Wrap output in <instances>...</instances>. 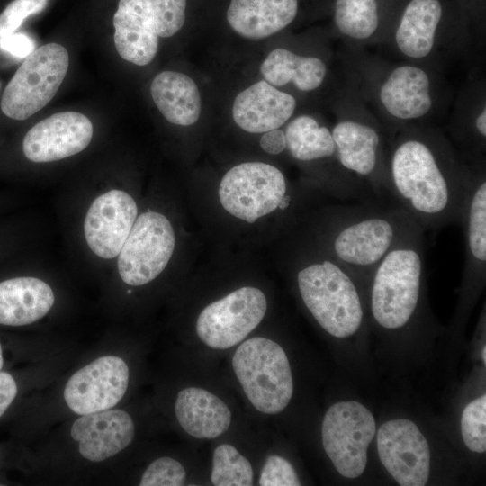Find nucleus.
I'll return each instance as SVG.
<instances>
[{
	"instance_id": "obj_1",
	"label": "nucleus",
	"mask_w": 486,
	"mask_h": 486,
	"mask_svg": "<svg viewBox=\"0 0 486 486\" xmlns=\"http://www.w3.org/2000/svg\"><path fill=\"white\" fill-rule=\"evenodd\" d=\"M468 166L440 134L405 130L386 156L388 195L424 230L459 222Z\"/></svg>"
},
{
	"instance_id": "obj_2",
	"label": "nucleus",
	"mask_w": 486,
	"mask_h": 486,
	"mask_svg": "<svg viewBox=\"0 0 486 486\" xmlns=\"http://www.w3.org/2000/svg\"><path fill=\"white\" fill-rule=\"evenodd\" d=\"M320 220V246L363 283L384 256L418 226L396 203L370 200L328 209Z\"/></svg>"
},
{
	"instance_id": "obj_3",
	"label": "nucleus",
	"mask_w": 486,
	"mask_h": 486,
	"mask_svg": "<svg viewBox=\"0 0 486 486\" xmlns=\"http://www.w3.org/2000/svg\"><path fill=\"white\" fill-rule=\"evenodd\" d=\"M425 231L417 226L378 263L366 284L370 310L383 328L406 326L416 314L425 277Z\"/></svg>"
},
{
	"instance_id": "obj_4",
	"label": "nucleus",
	"mask_w": 486,
	"mask_h": 486,
	"mask_svg": "<svg viewBox=\"0 0 486 486\" xmlns=\"http://www.w3.org/2000/svg\"><path fill=\"white\" fill-rule=\"evenodd\" d=\"M300 263L296 282L301 298L320 326L333 337L356 333L364 320L358 284L363 283L321 246Z\"/></svg>"
},
{
	"instance_id": "obj_5",
	"label": "nucleus",
	"mask_w": 486,
	"mask_h": 486,
	"mask_svg": "<svg viewBox=\"0 0 486 486\" xmlns=\"http://www.w3.org/2000/svg\"><path fill=\"white\" fill-rule=\"evenodd\" d=\"M232 366L243 391L259 411L276 414L289 404L293 393L291 366L276 342L256 337L236 350Z\"/></svg>"
},
{
	"instance_id": "obj_6",
	"label": "nucleus",
	"mask_w": 486,
	"mask_h": 486,
	"mask_svg": "<svg viewBox=\"0 0 486 486\" xmlns=\"http://www.w3.org/2000/svg\"><path fill=\"white\" fill-rule=\"evenodd\" d=\"M218 195L229 214L248 223L277 210L287 211L293 202L284 173L263 162H245L230 168L220 183Z\"/></svg>"
},
{
	"instance_id": "obj_7",
	"label": "nucleus",
	"mask_w": 486,
	"mask_h": 486,
	"mask_svg": "<svg viewBox=\"0 0 486 486\" xmlns=\"http://www.w3.org/2000/svg\"><path fill=\"white\" fill-rule=\"evenodd\" d=\"M69 66L67 49L51 42L34 50L5 86L0 103L8 118L22 121L45 107L60 87Z\"/></svg>"
},
{
	"instance_id": "obj_8",
	"label": "nucleus",
	"mask_w": 486,
	"mask_h": 486,
	"mask_svg": "<svg viewBox=\"0 0 486 486\" xmlns=\"http://www.w3.org/2000/svg\"><path fill=\"white\" fill-rule=\"evenodd\" d=\"M176 247V234L162 213L140 214L118 257V271L124 283L144 285L157 278L169 263Z\"/></svg>"
},
{
	"instance_id": "obj_9",
	"label": "nucleus",
	"mask_w": 486,
	"mask_h": 486,
	"mask_svg": "<svg viewBox=\"0 0 486 486\" xmlns=\"http://www.w3.org/2000/svg\"><path fill=\"white\" fill-rule=\"evenodd\" d=\"M375 434L373 414L357 401H341L326 412L321 428L324 450L337 471L346 478L363 473L367 449Z\"/></svg>"
},
{
	"instance_id": "obj_10",
	"label": "nucleus",
	"mask_w": 486,
	"mask_h": 486,
	"mask_svg": "<svg viewBox=\"0 0 486 486\" xmlns=\"http://www.w3.org/2000/svg\"><path fill=\"white\" fill-rule=\"evenodd\" d=\"M266 309V297L260 289L240 287L201 311L196 320V333L212 348L231 347L258 326Z\"/></svg>"
},
{
	"instance_id": "obj_11",
	"label": "nucleus",
	"mask_w": 486,
	"mask_h": 486,
	"mask_svg": "<svg viewBox=\"0 0 486 486\" xmlns=\"http://www.w3.org/2000/svg\"><path fill=\"white\" fill-rule=\"evenodd\" d=\"M337 157L347 172L362 181L379 201L388 195L386 156L377 126L359 118H344L332 128Z\"/></svg>"
},
{
	"instance_id": "obj_12",
	"label": "nucleus",
	"mask_w": 486,
	"mask_h": 486,
	"mask_svg": "<svg viewBox=\"0 0 486 486\" xmlns=\"http://www.w3.org/2000/svg\"><path fill=\"white\" fill-rule=\"evenodd\" d=\"M382 464L401 486H423L430 470V451L418 427L406 418L383 423L377 432Z\"/></svg>"
},
{
	"instance_id": "obj_13",
	"label": "nucleus",
	"mask_w": 486,
	"mask_h": 486,
	"mask_svg": "<svg viewBox=\"0 0 486 486\" xmlns=\"http://www.w3.org/2000/svg\"><path fill=\"white\" fill-rule=\"evenodd\" d=\"M129 382V368L115 356L95 359L79 369L68 381L64 398L76 414L85 415L109 410L124 396Z\"/></svg>"
},
{
	"instance_id": "obj_14",
	"label": "nucleus",
	"mask_w": 486,
	"mask_h": 486,
	"mask_svg": "<svg viewBox=\"0 0 486 486\" xmlns=\"http://www.w3.org/2000/svg\"><path fill=\"white\" fill-rule=\"evenodd\" d=\"M92 122L78 112H60L41 120L25 134L22 151L35 163L58 161L83 151L91 142Z\"/></svg>"
},
{
	"instance_id": "obj_15",
	"label": "nucleus",
	"mask_w": 486,
	"mask_h": 486,
	"mask_svg": "<svg viewBox=\"0 0 486 486\" xmlns=\"http://www.w3.org/2000/svg\"><path fill=\"white\" fill-rule=\"evenodd\" d=\"M137 214L135 200L124 191L113 189L98 196L90 205L84 222L90 249L102 258L118 256Z\"/></svg>"
},
{
	"instance_id": "obj_16",
	"label": "nucleus",
	"mask_w": 486,
	"mask_h": 486,
	"mask_svg": "<svg viewBox=\"0 0 486 486\" xmlns=\"http://www.w3.org/2000/svg\"><path fill=\"white\" fill-rule=\"evenodd\" d=\"M112 23L119 56L137 66H147L157 55L158 34L151 0H119Z\"/></svg>"
},
{
	"instance_id": "obj_17",
	"label": "nucleus",
	"mask_w": 486,
	"mask_h": 486,
	"mask_svg": "<svg viewBox=\"0 0 486 486\" xmlns=\"http://www.w3.org/2000/svg\"><path fill=\"white\" fill-rule=\"evenodd\" d=\"M71 436L79 443L83 457L100 462L126 448L134 437V423L122 410L82 415L72 425Z\"/></svg>"
},
{
	"instance_id": "obj_18",
	"label": "nucleus",
	"mask_w": 486,
	"mask_h": 486,
	"mask_svg": "<svg viewBox=\"0 0 486 486\" xmlns=\"http://www.w3.org/2000/svg\"><path fill=\"white\" fill-rule=\"evenodd\" d=\"M295 98L266 80L241 91L235 98L232 117L247 132L264 133L283 126L293 114Z\"/></svg>"
},
{
	"instance_id": "obj_19",
	"label": "nucleus",
	"mask_w": 486,
	"mask_h": 486,
	"mask_svg": "<svg viewBox=\"0 0 486 486\" xmlns=\"http://www.w3.org/2000/svg\"><path fill=\"white\" fill-rule=\"evenodd\" d=\"M431 90L430 77L423 68L401 65L393 68L382 82L379 99L392 119L418 120L432 108Z\"/></svg>"
},
{
	"instance_id": "obj_20",
	"label": "nucleus",
	"mask_w": 486,
	"mask_h": 486,
	"mask_svg": "<svg viewBox=\"0 0 486 486\" xmlns=\"http://www.w3.org/2000/svg\"><path fill=\"white\" fill-rule=\"evenodd\" d=\"M298 0H230L227 21L242 37L259 40L286 28L298 13Z\"/></svg>"
},
{
	"instance_id": "obj_21",
	"label": "nucleus",
	"mask_w": 486,
	"mask_h": 486,
	"mask_svg": "<svg viewBox=\"0 0 486 486\" xmlns=\"http://www.w3.org/2000/svg\"><path fill=\"white\" fill-rule=\"evenodd\" d=\"M175 410L183 429L200 439L218 437L229 428L231 422V412L226 403L202 388L181 390Z\"/></svg>"
},
{
	"instance_id": "obj_22",
	"label": "nucleus",
	"mask_w": 486,
	"mask_h": 486,
	"mask_svg": "<svg viewBox=\"0 0 486 486\" xmlns=\"http://www.w3.org/2000/svg\"><path fill=\"white\" fill-rule=\"evenodd\" d=\"M50 286L35 277L0 282V324L22 326L44 317L54 304Z\"/></svg>"
},
{
	"instance_id": "obj_23",
	"label": "nucleus",
	"mask_w": 486,
	"mask_h": 486,
	"mask_svg": "<svg viewBox=\"0 0 486 486\" xmlns=\"http://www.w3.org/2000/svg\"><path fill=\"white\" fill-rule=\"evenodd\" d=\"M442 15L439 0H410L395 31L400 53L412 59L428 57L435 47Z\"/></svg>"
},
{
	"instance_id": "obj_24",
	"label": "nucleus",
	"mask_w": 486,
	"mask_h": 486,
	"mask_svg": "<svg viewBox=\"0 0 486 486\" xmlns=\"http://www.w3.org/2000/svg\"><path fill=\"white\" fill-rule=\"evenodd\" d=\"M151 97L161 114L171 123L190 126L201 113L199 88L187 75L166 70L158 73L150 86Z\"/></svg>"
},
{
	"instance_id": "obj_25",
	"label": "nucleus",
	"mask_w": 486,
	"mask_h": 486,
	"mask_svg": "<svg viewBox=\"0 0 486 486\" xmlns=\"http://www.w3.org/2000/svg\"><path fill=\"white\" fill-rule=\"evenodd\" d=\"M264 80L274 86L293 84L302 92L319 88L327 74L325 62L311 56H300L289 50H272L260 66Z\"/></svg>"
},
{
	"instance_id": "obj_26",
	"label": "nucleus",
	"mask_w": 486,
	"mask_h": 486,
	"mask_svg": "<svg viewBox=\"0 0 486 486\" xmlns=\"http://www.w3.org/2000/svg\"><path fill=\"white\" fill-rule=\"evenodd\" d=\"M284 132L286 149L295 160L302 163L327 162L343 168L337 157L331 130L313 117L300 115L294 118Z\"/></svg>"
},
{
	"instance_id": "obj_27",
	"label": "nucleus",
	"mask_w": 486,
	"mask_h": 486,
	"mask_svg": "<svg viewBox=\"0 0 486 486\" xmlns=\"http://www.w3.org/2000/svg\"><path fill=\"white\" fill-rule=\"evenodd\" d=\"M334 22L346 37L364 40L370 39L380 22L376 0H336Z\"/></svg>"
},
{
	"instance_id": "obj_28",
	"label": "nucleus",
	"mask_w": 486,
	"mask_h": 486,
	"mask_svg": "<svg viewBox=\"0 0 486 486\" xmlns=\"http://www.w3.org/2000/svg\"><path fill=\"white\" fill-rule=\"evenodd\" d=\"M211 480L216 486H249L252 466L233 446L222 444L213 453Z\"/></svg>"
},
{
	"instance_id": "obj_29",
	"label": "nucleus",
	"mask_w": 486,
	"mask_h": 486,
	"mask_svg": "<svg viewBox=\"0 0 486 486\" xmlns=\"http://www.w3.org/2000/svg\"><path fill=\"white\" fill-rule=\"evenodd\" d=\"M461 431L466 446L472 452L486 450V395L470 402L463 411Z\"/></svg>"
},
{
	"instance_id": "obj_30",
	"label": "nucleus",
	"mask_w": 486,
	"mask_h": 486,
	"mask_svg": "<svg viewBox=\"0 0 486 486\" xmlns=\"http://www.w3.org/2000/svg\"><path fill=\"white\" fill-rule=\"evenodd\" d=\"M155 23L159 37L169 38L184 24L186 0H151Z\"/></svg>"
},
{
	"instance_id": "obj_31",
	"label": "nucleus",
	"mask_w": 486,
	"mask_h": 486,
	"mask_svg": "<svg viewBox=\"0 0 486 486\" xmlns=\"http://www.w3.org/2000/svg\"><path fill=\"white\" fill-rule=\"evenodd\" d=\"M186 472L178 461L161 457L153 461L144 472L141 486H181L184 484Z\"/></svg>"
},
{
	"instance_id": "obj_32",
	"label": "nucleus",
	"mask_w": 486,
	"mask_h": 486,
	"mask_svg": "<svg viewBox=\"0 0 486 486\" xmlns=\"http://www.w3.org/2000/svg\"><path fill=\"white\" fill-rule=\"evenodd\" d=\"M48 0H14L0 14V38L13 34L32 14L41 12Z\"/></svg>"
},
{
	"instance_id": "obj_33",
	"label": "nucleus",
	"mask_w": 486,
	"mask_h": 486,
	"mask_svg": "<svg viewBox=\"0 0 486 486\" xmlns=\"http://www.w3.org/2000/svg\"><path fill=\"white\" fill-rule=\"evenodd\" d=\"M259 484L262 486H298L301 485L292 465L279 455L267 457L261 471Z\"/></svg>"
},
{
	"instance_id": "obj_34",
	"label": "nucleus",
	"mask_w": 486,
	"mask_h": 486,
	"mask_svg": "<svg viewBox=\"0 0 486 486\" xmlns=\"http://www.w3.org/2000/svg\"><path fill=\"white\" fill-rule=\"evenodd\" d=\"M0 47L19 58H26L34 50V42L27 35L13 33L0 38Z\"/></svg>"
},
{
	"instance_id": "obj_35",
	"label": "nucleus",
	"mask_w": 486,
	"mask_h": 486,
	"mask_svg": "<svg viewBox=\"0 0 486 486\" xmlns=\"http://www.w3.org/2000/svg\"><path fill=\"white\" fill-rule=\"evenodd\" d=\"M259 145L267 154L279 155L287 148L285 132L280 128L266 131L260 138Z\"/></svg>"
},
{
	"instance_id": "obj_36",
	"label": "nucleus",
	"mask_w": 486,
	"mask_h": 486,
	"mask_svg": "<svg viewBox=\"0 0 486 486\" xmlns=\"http://www.w3.org/2000/svg\"><path fill=\"white\" fill-rule=\"evenodd\" d=\"M17 394V385L14 377L5 372H0V417L11 405Z\"/></svg>"
},
{
	"instance_id": "obj_37",
	"label": "nucleus",
	"mask_w": 486,
	"mask_h": 486,
	"mask_svg": "<svg viewBox=\"0 0 486 486\" xmlns=\"http://www.w3.org/2000/svg\"><path fill=\"white\" fill-rule=\"evenodd\" d=\"M474 131L478 138L485 142L486 138V109L485 106L481 110V112L476 115L472 123Z\"/></svg>"
},
{
	"instance_id": "obj_38",
	"label": "nucleus",
	"mask_w": 486,
	"mask_h": 486,
	"mask_svg": "<svg viewBox=\"0 0 486 486\" xmlns=\"http://www.w3.org/2000/svg\"><path fill=\"white\" fill-rule=\"evenodd\" d=\"M3 364H4V359H3V352H2V346H1V344H0V370L3 366Z\"/></svg>"
},
{
	"instance_id": "obj_39",
	"label": "nucleus",
	"mask_w": 486,
	"mask_h": 486,
	"mask_svg": "<svg viewBox=\"0 0 486 486\" xmlns=\"http://www.w3.org/2000/svg\"><path fill=\"white\" fill-rule=\"evenodd\" d=\"M482 356L483 362L485 363L486 362V346H483V349L482 351Z\"/></svg>"
}]
</instances>
